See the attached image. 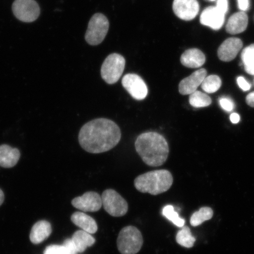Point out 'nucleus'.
Masks as SVG:
<instances>
[{
  "instance_id": "obj_1",
  "label": "nucleus",
  "mask_w": 254,
  "mask_h": 254,
  "mask_svg": "<svg viewBox=\"0 0 254 254\" xmlns=\"http://www.w3.org/2000/svg\"><path fill=\"white\" fill-rule=\"evenodd\" d=\"M121 138L119 127L107 119H95L85 124L78 135L81 147L92 154L110 151L119 144Z\"/></svg>"
},
{
  "instance_id": "obj_2",
  "label": "nucleus",
  "mask_w": 254,
  "mask_h": 254,
  "mask_svg": "<svg viewBox=\"0 0 254 254\" xmlns=\"http://www.w3.org/2000/svg\"><path fill=\"white\" fill-rule=\"evenodd\" d=\"M136 152L143 161L151 167H159L166 163L169 147L164 136L156 132L142 133L135 142Z\"/></svg>"
},
{
  "instance_id": "obj_3",
  "label": "nucleus",
  "mask_w": 254,
  "mask_h": 254,
  "mask_svg": "<svg viewBox=\"0 0 254 254\" xmlns=\"http://www.w3.org/2000/svg\"><path fill=\"white\" fill-rule=\"evenodd\" d=\"M173 183L172 174L166 170L150 171L136 177L135 189L142 193L157 195L167 191Z\"/></svg>"
},
{
  "instance_id": "obj_4",
  "label": "nucleus",
  "mask_w": 254,
  "mask_h": 254,
  "mask_svg": "<svg viewBox=\"0 0 254 254\" xmlns=\"http://www.w3.org/2000/svg\"><path fill=\"white\" fill-rule=\"evenodd\" d=\"M117 243L121 254H136L142 246L143 238L138 228L127 226L121 230Z\"/></svg>"
},
{
  "instance_id": "obj_5",
  "label": "nucleus",
  "mask_w": 254,
  "mask_h": 254,
  "mask_svg": "<svg viewBox=\"0 0 254 254\" xmlns=\"http://www.w3.org/2000/svg\"><path fill=\"white\" fill-rule=\"evenodd\" d=\"M125 65L126 60L122 56L112 54L107 57L101 66V77L107 84H115L122 77Z\"/></svg>"
},
{
  "instance_id": "obj_6",
  "label": "nucleus",
  "mask_w": 254,
  "mask_h": 254,
  "mask_svg": "<svg viewBox=\"0 0 254 254\" xmlns=\"http://www.w3.org/2000/svg\"><path fill=\"white\" fill-rule=\"evenodd\" d=\"M109 29V22L102 14H94L89 22L85 40L91 46H97L103 42Z\"/></svg>"
},
{
  "instance_id": "obj_7",
  "label": "nucleus",
  "mask_w": 254,
  "mask_h": 254,
  "mask_svg": "<svg viewBox=\"0 0 254 254\" xmlns=\"http://www.w3.org/2000/svg\"><path fill=\"white\" fill-rule=\"evenodd\" d=\"M105 210L113 217H123L128 211V205L126 199L115 190H105L101 196Z\"/></svg>"
},
{
  "instance_id": "obj_8",
  "label": "nucleus",
  "mask_w": 254,
  "mask_h": 254,
  "mask_svg": "<svg viewBox=\"0 0 254 254\" xmlns=\"http://www.w3.org/2000/svg\"><path fill=\"white\" fill-rule=\"evenodd\" d=\"M12 10L18 20L24 23H32L39 18L40 8L35 0H15Z\"/></svg>"
},
{
  "instance_id": "obj_9",
  "label": "nucleus",
  "mask_w": 254,
  "mask_h": 254,
  "mask_svg": "<svg viewBox=\"0 0 254 254\" xmlns=\"http://www.w3.org/2000/svg\"><path fill=\"white\" fill-rule=\"evenodd\" d=\"M122 82L123 87L135 100H143L147 97L148 91L147 84L138 75L126 74L124 76Z\"/></svg>"
},
{
  "instance_id": "obj_10",
  "label": "nucleus",
  "mask_w": 254,
  "mask_h": 254,
  "mask_svg": "<svg viewBox=\"0 0 254 254\" xmlns=\"http://www.w3.org/2000/svg\"><path fill=\"white\" fill-rule=\"evenodd\" d=\"M72 205L84 212H97L102 207L101 196L97 192L90 191L72 199Z\"/></svg>"
},
{
  "instance_id": "obj_11",
  "label": "nucleus",
  "mask_w": 254,
  "mask_h": 254,
  "mask_svg": "<svg viewBox=\"0 0 254 254\" xmlns=\"http://www.w3.org/2000/svg\"><path fill=\"white\" fill-rule=\"evenodd\" d=\"M173 8L178 17L190 21L197 15L199 6L196 0H174Z\"/></svg>"
},
{
  "instance_id": "obj_12",
  "label": "nucleus",
  "mask_w": 254,
  "mask_h": 254,
  "mask_svg": "<svg viewBox=\"0 0 254 254\" xmlns=\"http://www.w3.org/2000/svg\"><path fill=\"white\" fill-rule=\"evenodd\" d=\"M243 46V41L238 38H229L224 41L218 50V56L221 61L229 62L237 57Z\"/></svg>"
},
{
  "instance_id": "obj_13",
  "label": "nucleus",
  "mask_w": 254,
  "mask_h": 254,
  "mask_svg": "<svg viewBox=\"0 0 254 254\" xmlns=\"http://www.w3.org/2000/svg\"><path fill=\"white\" fill-rule=\"evenodd\" d=\"M207 72L204 68L199 69L183 79L179 84V92L181 94L190 95L197 90L200 85L206 77Z\"/></svg>"
},
{
  "instance_id": "obj_14",
  "label": "nucleus",
  "mask_w": 254,
  "mask_h": 254,
  "mask_svg": "<svg viewBox=\"0 0 254 254\" xmlns=\"http://www.w3.org/2000/svg\"><path fill=\"white\" fill-rule=\"evenodd\" d=\"M224 21L225 14L216 7L206 8L200 17V22L202 25L215 30L220 29Z\"/></svg>"
},
{
  "instance_id": "obj_15",
  "label": "nucleus",
  "mask_w": 254,
  "mask_h": 254,
  "mask_svg": "<svg viewBox=\"0 0 254 254\" xmlns=\"http://www.w3.org/2000/svg\"><path fill=\"white\" fill-rule=\"evenodd\" d=\"M20 158V152L18 149L5 144L0 145V167H13L18 163Z\"/></svg>"
},
{
  "instance_id": "obj_16",
  "label": "nucleus",
  "mask_w": 254,
  "mask_h": 254,
  "mask_svg": "<svg viewBox=\"0 0 254 254\" xmlns=\"http://www.w3.org/2000/svg\"><path fill=\"white\" fill-rule=\"evenodd\" d=\"M205 56L201 50L196 49L187 50L181 57V63L186 67L199 68L204 65Z\"/></svg>"
},
{
  "instance_id": "obj_17",
  "label": "nucleus",
  "mask_w": 254,
  "mask_h": 254,
  "mask_svg": "<svg viewBox=\"0 0 254 254\" xmlns=\"http://www.w3.org/2000/svg\"><path fill=\"white\" fill-rule=\"evenodd\" d=\"M249 17L244 11L237 12L231 16L227 22L226 30L231 34L243 33L247 29Z\"/></svg>"
},
{
  "instance_id": "obj_18",
  "label": "nucleus",
  "mask_w": 254,
  "mask_h": 254,
  "mask_svg": "<svg viewBox=\"0 0 254 254\" xmlns=\"http://www.w3.org/2000/svg\"><path fill=\"white\" fill-rule=\"evenodd\" d=\"M71 220L73 223L81 228L82 230L91 234H95L98 230L96 221L84 212H75L72 215Z\"/></svg>"
},
{
  "instance_id": "obj_19",
  "label": "nucleus",
  "mask_w": 254,
  "mask_h": 254,
  "mask_svg": "<svg viewBox=\"0 0 254 254\" xmlns=\"http://www.w3.org/2000/svg\"><path fill=\"white\" fill-rule=\"evenodd\" d=\"M52 232V226L50 222L46 221L37 222L32 228L30 240L34 244H40L50 236Z\"/></svg>"
},
{
  "instance_id": "obj_20",
  "label": "nucleus",
  "mask_w": 254,
  "mask_h": 254,
  "mask_svg": "<svg viewBox=\"0 0 254 254\" xmlns=\"http://www.w3.org/2000/svg\"><path fill=\"white\" fill-rule=\"evenodd\" d=\"M71 240L78 253H83L88 247L93 246L95 243V238L91 234L83 230H78L73 234Z\"/></svg>"
},
{
  "instance_id": "obj_21",
  "label": "nucleus",
  "mask_w": 254,
  "mask_h": 254,
  "mask_svg": "<svg viewBox=\"0 0 254 254\" xmlns=\"http://www.w3.org/2000/svg\"><path fill=\"white\" fill-rule=\"evenodd\" d=\"M241 59L246 71L254 75V44L247 47L241 53Z\"/></svg>"
},
{
  "instance_id": "obj_22",
  "label": "nucleus",
  "mask_w": 254,
  "mask_h": 254,
  "mask_svg": "<svg viewBox=\"0 0 254 254\" xmlns=\"http://www.w3.org/2000/svg\"><path fill=\"white\" fill-rule=\"evenodd\" d=\"M213 216V211L209 207H202L192 214L190 224L193 227L198 226L205 221L210 220Z\"/></svg>"
},
{
  "instance_id": "obj_23",
  "label": "nucleus",
  "mask_w": 254,
  "mask_h": 254,
  "mask_svg": "<svg viewBox=\"0 0 254 254\" xmlns=\"http://www.w3.org/2000/svg\"><path fill=\"white\" fill-rule=\"evenodd\" d=\"M222 81L217 75L206 76L201 84L203 90L208 94L214 93L221 87Z\"/></svg>"
},
{
  "instance_id": "obj_24",
  "label": "nucleus",
  "mask_w": 254,
  "mask_h": 254,
  "mask_svg": "<svg viewBox=\"0 0 254 254\" xmlns=\"http://www.w3.org/2000/svg\"><path fill=\"white\" fill-rule=\"evenodd\" d=\"M189 102L193 107L202 108L209 106L211 104L212 100L207 94L202 93L201 91H195L190 94Z\"/></svg>"
},
{
  "instance_id": "obj_25",
  "label": "nucleus",
  "mask_w": 254,
  "mask_h": 254,
  "mask_svg": "<svg viewBox=\"0 0 254 254\" xmlns=\"http://www.w3.org/2000/svg\"><path fill=\"white\" fill-rule=\"evenodd\" d=\"M176 241L180 246L186 248H191L195 242V238L192 236L190 228L186 226L177 233Z\"/></svg>"
},
{
  "instance_id": "obj_26",
  "label": "nucleus",
  "mask_w": 254,
  "mask_h": 254,
  "mask_svg": "<svg viewBox=\"0 0 254 254\" xmlns=\"http://www.w3.org/2000/svg\"><path fill=\"white\" fill-rule=\"evenodd\" d=\"M163 214L177 227H183L185 224V220L180 217L179 214L175 211L174 206L172 205L165 206L163 209Z\"/></svg>"
},
{
  "instance_id": "obj_27",
  "label": "nucleus",
  "mask_w": 254,
  "mask_h": 254,
  "mask_svg": "<svg viewBox=\"0 0 254 254\" xmlns=\"http://www.w3.org/2000/svg\"><path fill=\"white\" fill-rule=\"evenodd\" d=\"M44 254H67L63 246L53 245L46 248Z\"/></svg>"
},
{
  "instance_id": "obj_28",
  "label": "nucleus",
  "mask_w": 254,
  "mask_h": 254,
  "mask_svg": "<svg viewBox=\"0 0 254 254\" xmlns=\"http://www.w3.org/2000/svg\"><path fill=\"white\" fill-rule=\"evenodd\" d=\"M220 106L224 110L230 112L233 111L234 108V104L233 101L230 98L226 97L221 98L220 100Z\"/></svg>"
},
{
  "instance_id": "obj_29",
  "label": "nucleus",
  "mask_w": 254,
  "mask_h": 254,
  "mask_svg": "<svg viewBox=\"0 0 254 254\" xmlns=\"http://www.w3.org/2000/svg\"><path fill=\"white\" fill-rule=\"evenodd\" d=\"M63 246L65 247L66 254H77V251L76 250V248L71 239H66L64 241V243Z\"/></svg>"
},
{
  "instance_id": "obj_30",
  "label": "nucleus",
  "mask_w": 254,
  "mask_h": 254,
  "mask_svg": "<svg viewBox=\"0 0 254 254\" xmlns=\"http://www.w3.org/2000/svg\"><path fill=\"white\" fill-rule=\"evenodd\" d=\"M237 83L239 87L244 91L250 90L252 85L246 81V79L243 77H239L237 78Z\"/></svg>"
},
{
  "instance_id": "obj_31",
  "label": "nucleus",
  "mask_w": 254,
  "mask_h": 254,
  "mask_svg": "<svg viewBox=\"0 0 254 254\" xmlns=\"http://www.w3.org/2000/svg\"><path fill=\"white\" fill-rule=\"evenodd\" d=\"M228 1L227 0H218L217 7L219 10H220L223 13L225 14L228 11Z\"/></svg>"
},
{
  "instance_id": "obj_32",
  "label": "nucleus",
  "mask_w": 254,
  "mask_h": 254,
  "mask_svg": "<svg viewBox=\"0 0 254 254\" xmlns=\"http://www.w3.org/2000/svg\"><path fill=\"white\" fill-rule=\"evenodd\" d=\"M238 7L243 11H247L249 8V0H238Z\"/></svg>"
},
{
  "instance_id": "obj_33",
  "label": "nucleus",
  "mask_w": 254,
  "mask_h": 254,
  "mask_svg": "<svg viewBox=\"0 0 254 254\" xmlns=\"http://www.w3.org/2000/svg\"><path fill=\"white\" fill-rule=\"evenodd\" d=\"M246 103L249 106L254 108V92L247 95Z\"/></svg>"
},
{
  "instance_id": "obj_34",
  "label": "nucleus",
  "mask_w": 254,
  "mask_h": 254,
  "mask_svg": "<svg viewBox=\"0 0 254 254\" xmlns=\"http://www.w3.org/2000/svg\"><path fill=\"white\" fill-rule=\"evenodd\" d=\"M230 120L233 124H237L240 121V117L237 113H233L230 116Z\"/></svg>"
},
{
  "instance_id": "obj_35",
  "label": "nucleus",
  "mask_w": 254,
  "mask_h": 254,
  "mask_svg": "<svg viewBox=\"0 0 254 254\" xmlns=\"http://www.w3.org/2000/svg\"><path fill=\"white\" fill-rule=\"evenodd\" d=\"M4 193H3L2 190L1 189H0V205H1L2 204V202H4Z\"/></svg>"
},
{
  "instance_id": "obj_36",
  "label": "nucleus",
  "mask_w": 254,
  "mask_h": 254,
  "mask_svg": "<svg viewBox=\"0 0 254 254\" xmlns=\"http://www.w3.org/2000/svg\"><path fill=\"white\" fill-rule=\"evenodd\" d=\"M209 1H214V0H209Z\"/></svg>"
},
{
  "instance_id": "obj_37",
  "label": "nucleus",
  "mask_w": 254,
  "mask_h": 254,
  "mask_svg": "<svg viewBox=\"0 0 254 254\" xmlns=\"http://www.w3.org/2000/svg\"></svg>"
}]
</instances>
